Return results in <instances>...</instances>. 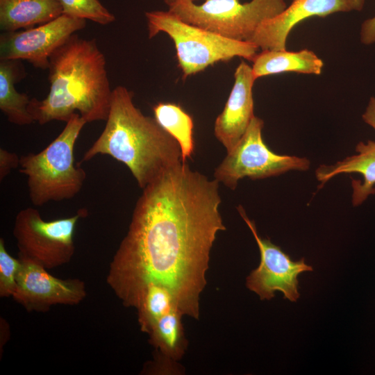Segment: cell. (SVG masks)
Here are the masks:
<instances>
[{"label":"cell","mask_w":375,"mask_h":375,"mask_svg":"<svg viewBox=\"0 0 375 375\" xmlns=\"http://www.w3.org/2000/svg\"><path fill=\"white\" fill-rule=\"evenodd\" d=\"M85 26V19L62 14L36 27L3 32L0 35V60H24L36 68L48 69L52 53Z\"/></svg>","instance_id":"30bf717a"},{"label":"cell","mask_w":375,"mask_h":375,"mask_svg":"<svg viewBox=\"0 0 375 375\" xmlns=\"http://www.w3.org/2000/svg\"><path fill=\"white\" fill-rule=\"evenodd\" d=\"M138 309L141 329L147 333L163 315L174 309L178 310L169 290L154 284L145 289Z\"/></svg>","instance_id":"ffe728a7"},{"label":"cell","mask_w":375,"mask_h":375,"mask_svg":"<svg viewBox=\"0 0 375 375\" xmlns=\"http://www.w3.org/2000/svg\"><path fill=\"white\" fill-rule=\"evenodd\" d=\"M126 87L112 92L110 111L99 138L84 153L82 162L108 155L124 164L142 190L181 160L177 141L154 117L144 115L133 103Z\"/></svg>","instance_id":"3957f363"},{"label":"cell","mask_w":375,"mask_h":375,"mask_svg":"<svg viewBox=\"0 0 375 375\" xmlns=\"http://www.w3.org/2000/svg\"><path fill=\"white\" fill-rule=\"evenodd\" d=\"M25 76L20 60H0V110L8 122L19 126L35 122L28 110L31 99L15 88V84Z\"/></svg>","instance_id":"e0dca14e"},{"label":"cell","mask_w":375,"mask_h":375,"mask_svg":"<svg viewBox=\"0 0 375 375\" xmlns=\"http://www.w3.org/2000/svg\"><path fill=\"white\" fill-rule=\"evenodd\" d=\"M183 316L174 309L160 317L148 333L151 343L160 351L162 358L170 362L180 360L188 347Z\"/></svg>","instance_id":"ac0fdd59"},{"label":"cell","mask_w":375,"mask_h":375,"mask_svg":"<svg viewBox=\"0 0 375 375\" xmlns=\"http://www.w3.org/2000/svg\"><path fill=\"white\" fill-rule=\"evenodd\" d=\"M21 260L12 257L6 251L3 238L0 239V296L13 295Z\"/></svg>","instance_id":"7402d4cb"},{"label":"cell","mask_w":375,"mask_h":375,"mask_svg":"<svg viewBox=\"0 0 375 375\" xmlns=\"http://www.w3.org/2000/svg\"><path fill=\"white\" fill-rule=\"evenodd\" d=\"M106 62L94 39L73 34L51 56L49 92L42 100L31 99L28 110L35 122H67L78 113L87 123L106 121L112 92Z\"/></svg>","instance_id":"7a4b0ae2"},{"label":"cell","mask_w":375,"mask_h":375,"mask_svg":"<svg viewBox=\"0 0 375 375\" xmlns=\"http://www.w3.org/2000/svg\"><path fill=\"white\" fill-rule=\"evenodd\" d=\"M145 16L149 38L163 32L172 40L184 78L236 56L252 61L258 50L251 42L227 38L190 24L169 10L147 12Z\"/></svg>","instance_id":"5b68a950"},{"label":"cell","mask_w":375,"mask_h":375,"mask_svg":"<svg viewBox=\"0 0 375 375\" xmlns=\"http://www.w3.org/2000/svg\"><path fill=\"white\" fill-rule=\"evenodd\" d=\"M356 154L347 157L331 165H321L315 170L319 188L333 177L340 174L358 173L362 181L352 179V204L361 205L371 194H375V142H360Z\"/></svg>","instance_id":"5bb4252c"},{"label":"cell","mask_w":375,"mask_h":375,"mask_svg":"<svg viewBox=\"0 0 375 375\" xmlns=\"http://www.w3.org/2000/svg\"><path fill=\"white\" fill-rule=\"evenodd\" d=\"M252 62V72L256 80L288 72L319 75L324 67L323 60L307 49L299 51H290L286 49L262 50Z\"/></svg>","instance_id":"2e32d148"},{"label":"cell","mask_w":375,"mask_h":375,"mask_svg":"<svg viewBox=\"0 0 375 375\" xmlns=\"http://www.w3.org/2000/svg\"><path fill=\"white\" fill-rule=\"evenodd\" d=\"M287 7L285 0H178L168 10L184 22L225 38L249 41L259 25Z\"/></svg>","instance_id":"8992f818"},{"label":"cell","mask_w":375,"mask_h":375,"mask_svg":"<svg viewBox=\"0 0 375 375\" xmlns=\"http://www.w3.org/2000/svg\"><path fill=\"white\" fill-rule=\"evenodd\" d=\"M65 123L61 133L42 151L20 157L19 172L27 176L29 199L34 206L72 199L86 178L85 170L75 166L74 149L87 122L76 112Z\"/></svg>","instance_id":"277c9868"},{"label":"cell","mask_w":375,"mask_h":375,"mask_svg":"<svg viewBox=\"0 0 375 375\" xmlns=\"http://www.w3.org/2000/svg\"><path fill=\"white\" fill-rule=\"evenodd\" d=\"M20 157L15 153L0 149V181H2L11 172L19 166Z\"/></svg>","instance_id":"603a6c76"},{"label":"cell","mask_w":375,"mask_h":375,"mask_svg":"<svg viewBox=\"0 0 375 375\" xmlns=\"http://www.w3.org/2000/svg\"><path fill=\"white\" fill-rule=\"evenodd\" d=\"M177 1H178V0H163L165 3L167 4L168 6H170L173 5ZM190 1L194 2L195 1H198V0H190Z\"/></svg>","instance_id":"484cf974"},{"label":"cell","mask_w":375,"mask_h":375,"mask_svg":"<svg viewBox=\"0 0 375 375\" xmlns=\"http://www.w3.org/2000/svg\"><path fill=\"white\" fill-rule=\"evenodd\" d=\"M85 215L86 210L81 209L70 217L46 221L35 208L21 210L13 226L19 258L31 260L45 269L69 262L75 252L73 235L76 223Z\"/></svg>","instance_id":"ba28073f"},{"label":"cell","mask_w":375,"mask_h":375,"mask_svg":"<svg viewBox=\"0 0 375 375\" xmlns=\"http://www.w3.org/2000/svg\"><path fill=\"white\" fill-rule=\"evenodd\" d=\"M154 118L160 126L178 143L181 160L191 158L194 153V122L192 116L178 104L159 102L153 107Z\"/></svg>","instance_id":"d6986e66"},{"label":"cell","mask_w":375,"mask_h":375,"mask_svg":"<svg viewBox=\"0 0 375 375\" xmlns=\"http://www.w3.org/2000/svg\"><path fill=\"white\" fill-rule=\"evenodd\" d=\"M234 84L222 112L216 118L214 133L230 151L246 132L253 114L252 67L242 60L234 73Z\"/></svg>","instance_id":"4fadbf2b"},{"label":"cell","mask_w":375,"mask_h":375,"mask_svg":"<svg viewBox=\"0 0 375 375\" xmlns=\"http://www.w3.org/2000/svg\"><path fill=\"white\" fill-rule=\"evenodd\" d=\"M62 14L58 0H0V29L3 32L28 29Z\"/></svg>","instance_id":"9a60e30c"},{"label":"cell","mask_w":375,"mask_h":375,"mask_svg":"<svg viewBox=\"0 0 375 375\" xmlns=\"http://www.w3.org/2000/svg\"><path fill=\"white\" fill-rule=\"evenodd\" d=\"M219 183L181 161L142 190L108 276L124 306L138 308L154 284L169 290L183 315L199 319L210 250L226 230Z\"/></svg>","instance_id":"6da1fadb"},{"label":"cell","mask_w":375,"mask_h":375,"mask_svg":"<svg viewBox=\"0 0 375 375\" xmlns=\"http://www.w3.org/2000/svg\"><path fill=\"white\" fill-rule=\"evenodd\" d=\"M360 40L366 45L375 43V16L365 19L361 24Z\"/></svg>","instance_id":"cb8c5ba5"},{"label":"cell","mask_w":375,"mask_h":375,"mask_svg":"<svg viewBox=\"0 0 375 375\" xmlns=\"http://www.w3.org/2000/svg\"><path fill=\"white\" fill-rule=\"evenodd\" d=\"M365 0H292L284 10L263 21L248 41L261 50L285 49L292 29L311 17H324L339 12L360 11Z\"/></svg>","instance_id":"7c38bea8"},{"label":"cell","mask_w":375,"mask_h":375,"mask_svg":"<svg viewBox=\"0 0 375 375\" xmlns=\"http://www.w3.org/2000/svg\"><path fill=\"white\" fill-rule=\"evenodd\" d=\"M263 126L262 119L252 118L243 136L215 169V179L234 190L244 177L260 179L309 169L310 162L306 158L273 152L262 140Z\"/></svg>","instance_id":"52a82bcc"},{"label":"cell","mask_w":375,"mask_h":375,"mask_svg":"<svg viewBox=\"0 0 375 375\" xmlns=\"http://www.w3.org/2000/svg\"><path fill=\"white\" fill-rule=\"evenodd\" d=\"M362 118L375 131V97H370L366 109L362 115Z\"/></svg>","instance_id":"d4e9b609"},{"label":"cell","mask_w":375,"mask_h":375,"mask_svg":"<svg viewBox=\"0 0 375 375\" xmlns=\"http://www.w3.org/2000/svg\"><path fill=\"white\" fill-rule=\"evenodd\" d=\"M242 218L250 228L260 253L259 266L247 278V288L257 294L260 300H270L276 291L281 292L284 299L295 302L299 298L298 276L312 271L303 258L294 261L280 247L258 233L254 222L249 219L242 206L238 207Z\"/></svg>","instance_id":"9c48e42d"},{"label":"cell","mask_w":375,"mask_h":375,"mask_svg":"<svg viewBox=\"0 0 375 375\" xmlns=\"http://www.w3.org/2000/svg\"><path fill=\"white\" fill-rule=\"evenodd\" d=\"M19 260L21 267L12 297L26 309L44 311L57 304H78L85 297V287L81 281L60 279L31 260Z\"/></svg>","instance_id":"8fae6325"},{"label":"cell","mask_w":375,"mask_h":375,"mask_svg":"<svg viewBox=\"0 0 375 375\" xmlns=\"http://www.w3.org/2000/svg\"><path fill=\"white\" fill-rule=\"evenodd\" d=\"M62 14L89 19L101 25H107L115 20V17L99 0H58Z\"/></svg>","instance_id":"44dd1931"}]
</instances>
